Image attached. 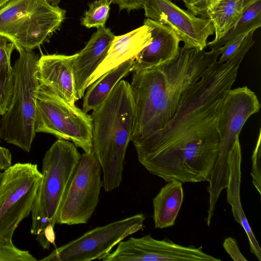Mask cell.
<instances>
[{"instance_id": "6da1fadb", "label": "cell", "mask_w": 261, "mask_h": 261, "mask_svg": "<svg viewBox=\"0 0 261 261\" xmlns=\"http://www.w3.org/2000/svg\"><path fill=\"white\" fill-rule=\"evenodd\" d=\"M247 53L241 47L229 60L211 63L182 94L163 127L132 141L139 162L150 174L166 182L208 180L219 153L222 103Z\"/></svg>"}, {"instance_id": "7a4b0ae2", "label": "cell", "mask_w": 261, "mask_h": 261, "mask_svg": "<svg viewBox=\"0 0 261 261\" xmlns=\"http://www.w3.org/2000/svg\"><path fill=\"white\" fill-rule=\"evenodd\" d=\"M219 56L218 48L199 51L183 46L173 61L133 71L130 85L135 119L131 140L145 137L163 127L174 115L184 92Z\"/></svg>"}, {"instance_id": "3957f363", "label": "cell", "mask_w": 261, "mask_h": 261, "mask_svg": "<svg viewBox=\"0 0 261 261\" xmlns=\"http://www.w3.org/2000/svg\"><path fill=\"white\" fill-rule=\"evenodd\" d=\"M91 116L93 150L103 172L102 187L110 192L121 184L134 127L135 101L130 84L120 80Z\"/></svg>"}, {"instance_id": "277c9868", "label": "cell", "mask_w": 261, "mask_h": 261, "mask_svg": "<svg viewBox=\"0 0 261 261\" xmlns=\"http://www.w3.org/2000/svg\"><path fill=\"white\" fill-rule=\"evenodd\" d=\"M81 155L74 144L58 139L43 158L42 177L31 211V232L43 247L55 244L59 208Z\"/></svg>"}, {"instance_id": "5b68a950", "label": "cell", "mask_w": 261, "mask_h": 261, "mask_svg": "<svg viewBox=\"0 0 261 261\" xmlns=\"http://www.w3.org/2000/svg\"><path fill=\"white\" fill-rule=\"evenodd\" d=\"M19 57L13 67L15 84L10 107L0 120L1 138L30 152L36 136V98L38 56L33 50L15 45Z\"/></svg>"}, {"instance_id": "8992f818", "label": "cell", "mask_w": 261, "mask_h": 261, "mask_svg": "<svg viewBox=\"0 0 261 261\" xmlns=\"http://www.w3.org/2000/svg\"><path fill=\"white\" fill-rule=\"evenodd\" d=\"M65 17V10L44 0H9L0 8V35L33 50L48 41Z\"/></svg>"}, {"instance_id": "52a82bcc", "label": "cell", "mask_w": 261, "mask_h": 261, "mask_svg": "<svg viewBox=\"0 0 261 261\" xmlns=\"http://www.w3.org/2000/svg\"><path fill=\"white\" fill-rule=\"evenodd\" d=\"M256 94L247 86L230 89L222 103L218 123L219 153L208 180L209 205L215 206L221 191L227 185L228 156L236 140L248 119L259 111Z\"/></svg>"}, {"instance_id": "ba28073f", "label": "cell", "mask_w": 261, "mask_h": 261, "mask_svg": "<svg viewBox=\"0 0 261 261\" xmlns=\"http://www.w3.org/2000/svg\"><path fill=\"white\" fill-rule=\"evenodd\" d=\"M42 177L37 165L31 163H17L3 171L0 182V246H14V231L31 213Z\"/></svg>"}, {"instance_id": "9c48e42d", "label": "cell", "mask_w": 261, "mask_h": 261, "mask_svg": "<svg viewBox=\"0 0 261 261\" xmlns=\"http://www.w3.org/2000/svg\"><path fill=\"white\" fill-rule=\"evenodd\" d=\"M35 130L71 141L85 153L93 150L91 115L71 106L46 87L39 84L36 98Z\"/></svg>"}, {"instance_id": "30bf717a", "label": "cell", "mask_w": 261, "mask_h": 261, "mask_svg": "<svg viewBox=\"0 0 261 261\" xmlns=\"http://www.w3.org/2000/svg\"><path fill=\"white\" fill-rule=\"evenodd\" d=\"M101 170L93 150L81 154L60 205L57 224L73 225L88 222L99 201Z\"/></svg>"}, {"instance_id": "8fae6325", "label": "cell", "mask_w": 261, "mask_h": 261, "mask_svg": "<svg viewBox=\"0 0 261 261\" xmlns=\"http://www.w3.org/2000/svg\"><path fill=\"white\" fill-rule=\"evenodd\" d=\"M145 216L138 214L91 229L54 250L44 261L100 259L127 237L142 229Z\"/></svg>"}, {"instance_id": "7c38bea8", "label": "cell", "mask_w": 261, "mask_h": 261, "mask_svg": "<svg viewBox=\"0 0 261 261\" xmlns=\"http://www.w3.org/2000/svg\"><path fill=\"white\" fill-rule=\"evenodd\" d=\"M116 250L107 253L103 261H221L204 252L202 247L184 246L166 238L162 240L149 234L140 238L121 241Z\"/></svg>"}, {"instance_id": "4fadbf2b", "label": "cell", "mask_w": 261, "mask_h": 261, "mask_svg": "<svg viewBox=\"0 0 261 261\" xmlns=\"http://www.w3.org/2000/svg\"><path fill=\"white\" fill-rule=\"evenodd\" d=\"M143 8L147 18L170 27L188 48L204 50L208 38L214 33L209 18L197 17L171 0H146Z\"/></svg>"}, {"instance_id": "5bb4252c", "label": "cell", "mask_w": 261, "mask_h": 261, "mask_svg": "<svg viewBox=\"0 0 261 261\" xmlns=\"http://www.w3.org/2000/svg\"><path fill=\"white\" fill-rule=\"evenodd\" d=\"M77 55H42L37 65L39 84L71 106H76L79 99L73 73V62Z\"/></svg>"}, {"instance_id": "9a60e30c", "label": "cell", "mask_w": 261, "mask_h": 261, "mask_svg": "<svg viewBox=\"0 0 261 261\" xmlns=\"http://www.w3.org/2000/svg\"><path fill=\"white\" fill-rule=\"evenodd\" d=\"M143 24L150 28L152 39L135 59L133 71L169 63L177 58L180 48V40L169 26L148 18Z\"/></svg>"}, {"instance_id": "2e32d148", "label": "cell", "mask_w": 261, "mask_h": 261, "mask_svg": "<svg viewBox=\"0 0 261 261\" xmlns=\"http://www.w3.org/2000/svg\"><path fill=\"white\" fill-rule=\"evenodd\" d=\"M115 36L105 26L98 28L77 53L73 62V73L79 99L84 96L89 78L105 58Z\"/></svg>"}, {"instance_id": "e0dca14e", "label": "cell", "mask_w": 261, "mask_h": 261, "mask_svg": "<svg viewBox=\"0 0 261 261\" xmlns=\"http://www.w3.org/2000/svg\"><path fill=\"white\" fill-rule=\"evenodd\" d=\"M151 39V29L144 24L124 35L115 36L105 58L89 78L88 87L124 62L135 60L143 48L150 44Z\"/></svg>"}, {"instance_id": "ac0fdd59", "label": "cell", "mask_w": 261, "mask_h": 261, "mask_svg": "<svg viewBox=\"0 0 261 261\" xmlns=\"http://www.w3.org/2000/svg\"><path fill=\"white\" fill-rule=\"evenodd\" d=\"M242 153L239 138H237L228 156L229 176L226 187L227 202L231 205L235 221L247 234L250 252L261 261V249L243 210L240 199Z\"/></svg>"}, {"instance_id": "d6986e66", "label": "cell", "mask_w": 261, "mask_h": 261, "mask_svg": "<svg viewBox=\"0 0 261 261\" xmlns=\"http://www.w3.org/2000/svg\"><path fill=\"white\" fill-rule=\"evenodd\" d=\"M184 197L182 182L170 180L162 187L152 200L153 218L156 228L174 225Z\"/></svg>"}, {"instance_id": "ffe728a7", "label": "cell", "mask_w": 261, "mask_h": 261, "mask_svg": "<svg viewBox=\"0 0 261 261\" xmlns=\"http://www.w3.org/2000/svg\"><path fill=\"white\" fill-rule=\"evenodd\" d=\"M134 65V59L126 61L107 72L90 85L84 95L82 110L87 113L97 109L115 85L133 71Z\"/></svg>"}, {"instance_id": "44dd1931", "label": "cell", "mask_w": 261, "mask_h": 261, "mask_svg": "<svg viewBox=\"0 0 261 261\" xmlns=\"http://www.w3.org/2000/svg\"><path fill=\"white\" fill-rule=\"evenodd\" d=\"M244 10L242 0H220L207 13L215 34L210 42H215L225 35L239 19Z\"/></svg>"}, {"instance_id": "7402d4cb", "label": "cell", "mask_w": 261, "mask_h": 261, "mask_svg": "<svg viewBox=\"0 0 261 261\" xmlns=\"http://www.w3.org/2000/svg\"><path fill=\"white\" fill-rule=\"evenodd\" d=\"M261 27V0H257L244 9L236 23L221 39L217 41L207 43V47L217 49L236 36L255 31Z\"/></svg>"}, {"instance_id": "603a6c76", "label": "cell", "mask_w": 261, "mask_h": 261, "mask_svg": "<svg viewBox=\"0 0 261 261\" xmlns=\"http://www.w3.org/2000/svg\"><path fill=\"white\" fill-rule=\"evenodd\" d=\"M15 76L11 64L0 66V115L9 109L13 97Z\"/></svg>"}, {"instance_id": "cb8c5ba5", "label": "cell", "mask_w": 261, "mask_h": 261, "mask_svg": "<svg viewBox=\"0 0 261 261\" xmlns=\"http://www.w3.org/2000/svg\"><path fill=\"white\" fill-rule=\"evenodd\" d=\"M110 0H95L89 6L81 19V23L88 28L105 26L109 16Z\"/></svg>"}, {"instance_id": "d4e9b609", "label": "cell", "mask_w": 261, "mask_h": 261, "mask_svg": "<svg viewBox=\"0 0 261 261\" xmlns=\"http://www.w3.org/2000/svg\"><path fill=\"white\" fill-rule=\"evenodd\" d=\"M248 33L238 35L218 48L220 56L218 61L223 63L229 60L239 50Z\"/></svg>"}, {"instance_id": "484cf974", "label": "cell", "mask_w": 261, "mask_h": 261, "mask_svg": "<svg viewBox=\"0 0 261 261\" xmlns=\"http://www.w3.org/2000/svg\"><path fill=\"white\" fill-rule=\"evenodd\" d=\"M36 258L28 251L22 250L14 245L0 246V261H35Z\"/></svg>"}, {"instance_id": "4316f807", "label": "cell", "mask_w": 261, "mask_h": 261, "mask_svg": "<svg viewBox=\"0 0 261 261\" xmlns=\"http://www.w3.org/2000/svg\"><path fill=\"white\" fill-rule=\"evenodd\" d=\"M260 139V129L258 139L252 155V166L250 173L252 178V183L259 195H261Z\"/></svg>"}, {"instance_id": "83f0119b", "label": "cell", "mask_w": 261, "mask_h": 261, "mask_svg": "<svg viewBox=\"0 0 261 261\" xmlns=\"http://www.w3.org/2000/svg\"><path fill=\"white\" fill-rule=\"evenodd\" d=\"M220 0H182L188 9L195 15L207 18L208 11Z\"/></svg>"}, {"instance_id": "f1b7e54d", "label": "cell", "mask_w": 261, "mask_h": 261, "mask_svg": "<svg viewBox=\"0 0 261 261\" xmlns=\"http://www.w3.org/2000/svg\"><path fill=\"white\" fill-rule=\"evenodd\" d=\"M223 246L232 260L234 261H247L240 251L235 239L228 237L225 239Z\"/></svg>"}, {"instance_id": "f546056e", "label": "cell", "mask_w": 261, "mask_h": 261, "mask_svg": "<svg viewBox=\"0 0 261 261\" xmlns=\"http://www.w3.org/2000/svg\"><path fill=\"white\" fill-rule=\"evenodd\" d=\"M14 49V43L0 35V66L11 64V56Z\"/></svg>"}, {"instance_id": "4dcf8cb0", "label": "cell", "mask_w": 261, "mask_h": 261, "mask_svg": "<svg viewBox=\"0 0 261 261\" xmlns=\"http://www.w3.org/2000/svg\"><path fill=\"white\" fill-rule=\"evenodd\" d=\"M146 0H110L111 3L118 5L119 10L126 9L127 11L143 8Z\"/></svg>"}, {"instance_id": "1f68e13d", "label": "cell", "mask_w": 261, "mask_h": 261, "mask_svg": "<svg viewBox=\"0 0 261 261\" xmlns=\"http://www.w3.org/2000/svg\"><path fill=\"white\" fill-rule=\"evenodd\" d=\"M11 165V152L7 148L0 146V169L4 171Z\"/></svg>"}, {"instance_id": "d6a6232c", "label": "cell", "mask_w": 261, "mask_h": 261, "mask_svg": "<svg viewBox=\"0 0 261 261\" xmlns=\"http://www.w3.org/2000/svg\"><path fill=\"white\" fill-rule=\"evenodd\" d=\"M47 4L52 7H57L61 0H44Z\"/></svg>"}, {"instance_id": "836d02e7", "label": "cell", "mask_w": 261, "mask_h": 261, "mask_svg": "<svg viewBox=\"0 0 261 261\" xmlns=\"http://www.w3.org/2000/svg\"><path fill=\"white\" fill-rule=\"evenodd\" d=\"M256 1L257 0H242L244 6V9L248 7L249 6H250Z\"/></svg>"}, {"instance_id": "e575fe53", "label": "cell", "mask_w": 261, "mask_h": 261, "mask_svg": "<svg viewBox=\"0 0 261 261\" xmlns=\"http://www.w3.org/2000/svg\"><path fill=\"white\" fill-rule=\"evenodd\" d=\"M9 0H0V8L6 4Z\"/></svg>"}, {"instance_id": "d590c367", "label": "cell", "mask_w": 261, "mask_h": 261, "mask_svg": "<svg viewBox=\"0 0 261 261\" xmlns=\"http://www.w3.org/2000/svg\"><path fill=\"white\" fill-rule=\"evenodd\" d=\"M2 175H3V172H2V170L0 169V182L1 181L2 177Z\"/></svg>"}, {"instance_id": "8d00e7d4", "label": "cell", "mask_w": 261, "mask_h": 261, "mask_svg": "<svg viewBox=\"0 0 261 261\" xmlns=\"http://www.w3.org/2000/svg\"><path fill=\"white\" fill-rule=\"evenodd\" d=\"M177 1H182V0H177Z\"/></svg>"}]
</instances>
